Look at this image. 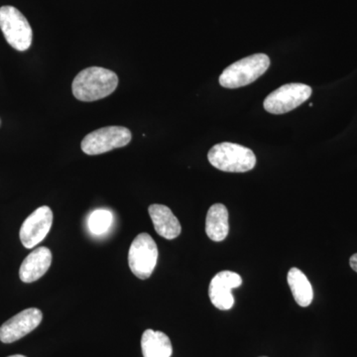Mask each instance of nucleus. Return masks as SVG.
Listing matches in <instances>:
<instances>
[{"mask_svg":"<svg viewBox=\"0 0 357 357\" xmlns=\"http://www.w3.org/2000/svg\"><path fill=\"white\" fill-rule=\"evenodd\" d=\"M117 86L119 77L114 72L105 68L91 67L77 75L72 91L77 100L89 102L112 95Z\"/></svg>","mask_w":357,"mask_h":357,"instance_id":"nucleus-1","label":"nucleus"},{"mask_svg":"<svg viewBox=\"0 0 357 357\" xmlns=\"http://www.w3.org/2000/svg\"><path fill=\"white\" fill-rule=\"evenodd\" d=\"M211 165L223 172L244 173L256 165L252 150L236 143L222 142L215 145L208 154Z\"/></svg>","mask_w":357,"mask_h":357,"instance_id":"nucleus-2","label":"nucleus"},{"mask_svg":"<svg viewBox=\"0 0 357 357\" xmlns=\"http://www.w3.org/2000/svg\"><path fill=\"white\" fill-rule=\"evenodd\" d=\"M270 67V59L265 54H255L241 59L223 70L220 84L223 88L238 89L252 84Z\"/></svg>","mask_w":357,"mask_h":357,"instance_id":"nucleus-3","label":"nucleus"},{"mask_svg":"<svg viewBox=\"0 0 357 357\" xmlns=\"http://www.w3.org/2000/svg\"><path fill=\"white\" fill-rule=\"evenodd\" d=\"M0 29L7 43L15 50H28L32 44V28L24 15L13 6L0 8Z\"/></svg>","mask_w":357,"mask_h":357,"instance_id":"nucleus-4","label":"nucleus"},{"mask_svg":"<svg viewBox=\"0 0 357 357\" xmlns=\"http://www.w3.org/2000/svg\"><path fill=\"white\" fill-rule=\"evenodd\" d=\"M158 248L148 234H140L134 238L128 252L131 272L141 280L149 278L158 261Z\"/></svg>","mask_w":357,"mask_h":357,"instance_id":"nucleus-5","label":"nucleus"},{"mask_svg":"<svg viewBox=\"0 0 357 357\" xmlns=\"http://www.w3.org/2000/svg\"><path fill=\"white\" fill-rule=\"evenodd\" d=\"M130 130L122 126H107L88 134L82 141V150L88 155L107 153L126 146L131 141Z\"/></svg>","mask_w":357,"mask_h":357,"instance_id":"nucleus-6","label":"nucleus"},{"mask_svg":"<svg viewBox=\"0 0 357 357\" xmlns=\"http://www.w3.org/2000/svg\"><path fill=\"white\" fill-rule=\"evenodd\" d=\"M312 96L311 86L304 84H287L277 89L265 98L264 109L269 114H287L297 109Z\"/></svg>","mask_w":357,"mask_h":357,"instance_id":"nucleus-7","label":"nucleus"},{"mask_svg":"<svg viewBox=\"0 0 357 357\" xmlns=\"http://www.w3.org/2000/svg\"><path fill=\"white\" fill-rule=\"evenodd\" d=\"M53 225V211L49 206H40L26 218L20 229V241L25 248L31 249L43 241Z\"/></svg>","mask_w":357,"mask_h":357,"instance_id":"nucleus-8","label":"nucleus"},{"mask_svg":"<svg viewBox=\"0 0 357 357\" xmlns=\"http://www.w3.org/2000/svg\"><path fill=\"white\" fill-rule=\"evenodd\" d=\"M43 314L36 307H29L9 319L0 328V342L13 344L38 328Z\"/></svg>","mask_w":357,"mask_h":357,"instance_id":"nucleus-9","label":"nucleus"},{"mask_svg":"<svg viewBox=\"0 0 357 357\" xmlns=\"http://www.w3.org/2000/svg\"><path fill=\"white\" fill-rule=\"evenodd\" d=\"M243 284L241 275L232 271H222L211 279L208 296L211 304L218 310L227 311L234 305L232 289L239 287Z\"/></svg>","mask_w":357,"mask_h":357,"instance_id":"nucleus-10","label":"nucleus"},{"mask_svg":"<svg viewBox=\"0 0 357 357\" xmlns=\"http://www.w3.org/2000/svg\"><path fill=\"white\" fill-rule=\"evenodd\" d=\"M52 263V252L47 248H38L33 250L23 260L20 270L21 281L33 283L39 280L48 271Z\"/></svg>","mask_w":357,"mask_h":357,"instance_id":"nucleus-11","label":"nucleus"},{"mask_svg":"<svg viewBox=\"0 0 357 357\" xmlns=\"http://www.w3.org/2000/svg\"><path fill=\"white\" fill-rule=\"evenodd\" d=\"M148 211L153 222L155 231L160 236L172 241L180 236L182 231L181 223L168 206L163 204H151Z\"/></svg>","mask_w":357,"mask_h":357,"instance_id":"nucleus-12","label":"nucleus"},{"mask_svg":"<svg viewBox=\"0 0 357 357\" xmlns=\"http://www.w3.org/2000/svg\"><path fill=\"white\" fill-rule=\"evenodd\" d=\"M206 232L208 238L215 243L225 241L229 236V211L222 204L211 206L206 218Z\"/></svg>","mask_w":357,"mask_h":357,"instance_id":"nucleus-13","label":"nucleus"},{"mask_svg":"<svg viewBox=\"0 0 357 357\" xmlns=\"http://www.w3.org/2000/svg\"><path fill=\"white\" fill-rule=\"evenodd\" d=\"M143 357H171L172 342L166 333L146 330L141 338Z\"/></svg>","mask_w":357,"mask_h":357,"instance_id":"nucleus-14","label":"nucleus"},{"mask_svg":"<svg viewBox=\"0 0 357 357\" xmlns=\"http://www.w3.org/2000/svg\"><path fill=\"white\" fill-rule=\"evenodd\" d=\"M287 281L297 304L303 307H309L314 299V292L306 275L298 268L293 267L289 271Z\"/></svg>","mask_w":357,"mask_h":357,"instance_id":"nucleus-15","label":"nucleus"},{"mask_svg":"<svg viewBox=\"0 0 357 357\" xmlns=\"http://www.w3.org/2000/svg\"><path fill=\"white\" fill-rule=\"evenodd\" d=\"M112 213L107 210H96L89 218V229L96 236L105 234L112 227Z\"/></svg>","mask_w":357,"mask_h":357,"instance_id":"nucleus-16","label":"nucleus"},{"mask_svg":"<svg viewBox=\"0 0 357 357\" xmlns=\"http://www.w3.org/2000/svg\"><path fill=\"white\" fill-rule=\"evenodd\" d=\"M349 265H351L352 270L357 273V253L351 256V259H349Z\"/></svg>","mask_w":357,"mask_h":357,"instance_id":"nucleus-17","label":"nucleus"},{"mask_svg":"<svg viewBox=\"0 0 357 357\" xmlns=\"http://www.w3.org/2000/svg\"><path fill=\"white\" fill-rule=\"evenodd\" d=\"M8 357H26L24 356H21V354H15V356H11Z\"/></svg>","mask_w":357,"mask_h":357,"instance_id":"nucleus-18","label":"nucleus"},{"mask_svg":"<svg viewBox=\"0 0 357 357\" xmlns=\"http://www.w3.org/2000/svg\"><path fill=\"white\" fill-rule=\"evenodd\" d=\"M261 357H267V356H261Z\"/></svg>","mask_w":357,"mask_h":357,"instance_id":"nucleus-19","label":"nucleus"}]
</instances>
